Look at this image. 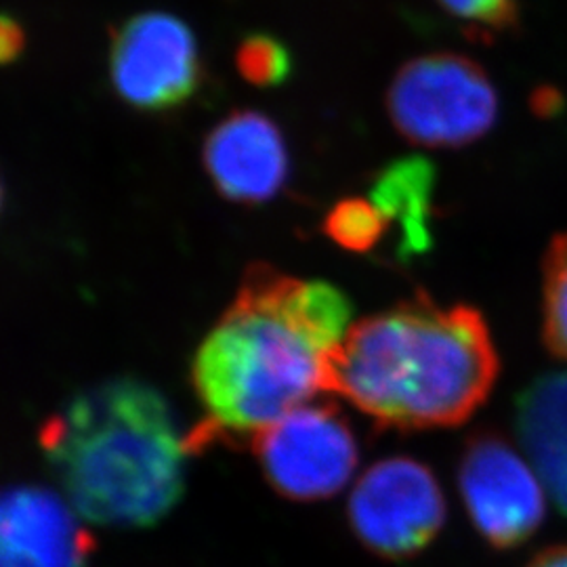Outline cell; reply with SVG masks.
I'll list each match as a JSON object with an SVG mask.
<instances>
[{
  "label": "cell",
  "mask_w": 567,
  "mask_h": 567,
  "mask_svg": "<svg viewBox=\"0 0 567 567\" xmlns=\"http://www.w3.org/2000/svg\"><path fill=\"white\" fill-rule=\"evenodd\" d=\"M349 328L334 286L255 265L196 351L192 381L204 423L189 437L255 442L269 426L326 393L328 364Z\"/></svg>",
  "instance_id": "cell-1"
},
{
  "label": "cell",
  "mask_w": 567,
  "mask_h": 567,
  "mask_svg": "<svg viewBox=\"0 0 567 567\" xmlns=\"http://www.w3.org/2000/svg\"><path fill=\"white\" fill-rule=\"evenodd\" d=\"M484 316L426 295L351 324L330 355L326 393L379 426L426 431L466 423L498 379Z\"/></svg>",
  "instance_id": "cell-2"
},
{
  "label": "cell",
  "mask_w": 567,
  "mask_h": 567,
  "mask_svg": "<svg viewBox=\"0 0 567 567\" xmlns=\"http://www.w3.org/2000/svg\"><path fill=\"white\" fill-rule=\"evenodd\" d=\"M44 458L84 522L150 527L182 501L192 437L156 386L110 379L76 393L41 431Z\"/></svg>",
  "instance_id": "cell-3"
},
{
  "label": "cell",
  "mask_w": 567,
  "mask_h": 567,
  "mask_svg": "<svg viewBox=\"0 0 567 567\" xmlns=\"http://www.w3.org/2000/svg\"><path fill=\"white\" fill-rule=\"evenodd\" d=\"M498 93L486 70L461 53H429L405 61L386 91L395 131L425 147L480 142L498 118Z\"/></svg>",
  "instance_id": "cell-4"
},
{
  "label": "cell",
  "mask_w": 567,
  "mask_h": 567,
  "mask_svg": "<svg viewBox=\"0 0 567 567\" xmlns=\"http://www.w3.org/2000/svg\"><path fill=\"white\" fill-rule=\"evenodd\" d=\"M358 540L385 559H405L433 543L446 522V498L435 475L414 458L370 466L349 498Z\"/></svg>",
  "instance_id": "cell-5"
},
{
  "label": "cell",
  "mask_w": 567,
  "mask_h": 567,
  "mask_svg": "<svg viewBox=\"0 0 567 567\" xmlns=\"http://www.w3.org/2000/svg\"><path fill=\"white\" fill-rule=\"evenodd\" d=\"M252 446L265 477L290 501H324L355 473L360 450L334 404L301 405L264 431Z\"/></svg>",
  "instance_id": "cell-6"
},
{
  "label": "cell",
  "mask_w": 567,
  "mask_h": 567,
  "mask_svg": "<svg viewBox=\"0 0 567 567\" xmlns=\"http://www.w3.org/2000/svg\"><path fill=\"white\" fill-rule=\"evenodd\" d=\"M110 82L122 102L142 112H164L192 100L203 82L192 28L166 11L128 18L112 37Z\"/></svg>",
  "instance_id": "cell-7"
},
{
  "label": "cell",
  "mask_w": 567,
  "mask_h": 567,
  "mask_svg": "<svg viewBox=\"0 0 567 567\" xmlns=\"http://www.w3.org/2000/svg\"><path fill=\"white\" fill-rule=\"evenodd\" d=\"M458 477L468 517L492 547H517L543 524V486L498 435L486 433L468 442Z\"/></svg>",
  "instance_id": "cell-8"
},
{
  "label": "cell",
  "mask_w": 567,
  "mask_h": 567,
  "mask_svg": "<svg viewBox=\"0 0 567 567\" xmlns=\"http://www.w3.org/2000/svg\"><path fill=\"white\" fill-rule=\"evenodd\" d=\"M81 519L47 487L0 489V567H86L95 543Z\"/></svg>",
  "instance_id": "cell-9"
},
{
  "label": "cell",
  "mask_w": 567,
  "mask_h": 567,
  "mask_svg": "<svg viewBox=\"0 0 567 567\" xmlns=\"http://www.w3.org/2000/svg\"><path fill=\"white\" fill-rule=\"evenodd\" d=\"M204 166L225 198L243 204L271 200L288 177L282 131L261 112H231L208 133Z\"/></svg>",
  "instance_id": "cell-10"
},
{
  "label": "cell",
  "mask_w": 567,
  "mask_h": 567,
  "mask_svg": "<svg viewBox=\"0 0 567 567\" xmlns=\"http://www.w3.org/2000/svg\"><path fill=\"white\" fill-rule=\"evenodd\" d=\"M543 271V337L548 351L567 362V231L548 246Z\"/></svg>",
  "instance_id": "cell-11"
},
{
  "label": "cell",
  "mask_w": 567,
  "mask_h": 567,
  "mask_svg": "<svg viewBox=\"0 0 567 567\" xmlns=\"http://www.w3.org/2000/svg\"><path fill=\"white\" fill-rule=\"evenodd\" d=\"M389 227V215L364 198H347L337 204L324 221L326 236L353 252H365L381 243Z\"/></svg>",
  "instance_id": "cell-12"
},
{
  "label": "cell",
  "mask_w": 567,
  "mask_h": 567,
  "mask_svg": "<svg viewBox=\"0 0 567 567\" xmlns=\"http://www.w3.org/2000/svg\"><path fill=\"white\" fill-rule=\"evenodd\" d=\"M236 68L255 86H280L292 74V53L280 39L252 32L238 44Z\"/></svg>",
  "instance_id": "cell-13"
},
{
  "label": "cell",
  "mask_w": 567,
  "mask_h": 567,
  "mask_svg": "<svg viewBox=\"0 0 567 567\" xmlns=\"http://www.w3.org/2000/svg\"><path fill=\"white\" fill-rule=\"evenodd\" d=\"M475 41H494L519 23L517 0H437Z\"/></svg>",
  "instance_id": "cell-14"
},
{
  "label": "cell",
  "mask_w": 567,
  "mask_h": 567,
  "mask_svg": "<svg viewBox=\"0 0 567 567\" xmlns=\"http://www.w3.org/2000/svg\"><path fill=\"white\" fill-rule=\"evenodd\" d=\"M25 49L23 25L9 13H0V65L20 60Z\"/></svg>",
  "instance_id": "cell-15"
},
{
  "label": "cell",
  "mask_w": 567,
  "mask_h": 567,
  "mask_svg": "<svg viewBox=\"0 0 567 567\" xmlns=\"http://www.w3.org/2000/svg\"><path fill=\"white\" fill-rule=\"evenodd\" d=\"M527 567H567V545H557L538 553Z\"/></svg>",
  "instance_id": "cell-16"
},
{
  "label": "cell",
  "mask_w": 567,
  "mask_h": 567,
  "mask_svg": "<svg viewBox=\"0 0 567 567\" xmlns=\"http://www.w3.org/2000/svg\"><path fill=\"white\" fill-rule=\"evenodd\" d=\"M0 204H2V185H0Z\"/></svg>",
  "instance_id": "cell-17"
}]
</instances>
